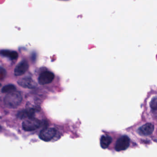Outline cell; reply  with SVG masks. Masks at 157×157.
<instances>
[{
	"instance_id": "7",
	"label": "cell",
	"mask_w": 157,
	"mask_h": 157,
	"mask_svg": "<svg viewBox=\"0 0 157 157\" xmlns=\"http://www.w3.org/2000/svg\"><path fill=\"white\" fill-rule=\"evenodd\" d=\"M29 64L25 60L21 61L16 66L14 69V75L16 76H20L23 75L29 68Z\"/></svg>"
},
{
	"instance_id": "9",
	"label": "cell",
	"mask_w": 157,
	"mask_h": 157,
	"mask_svg": "<svg viewBox=\"0 0 157 157\" xmlns=\"http://www.w3.org/2000/svg\"><path fill=\"white\" fill-rule=\"evenodd\" d=\"M36 112V111L34 108L25 109L19 112L17 116L19 118L21 119H26L30 117H33Z\"/></svg>"
},
{
	"instance_id": "4",
	"label": "cell",
	"mask_w": 157,
	"mask_h": 157,
	"mask_svg": "<svg viewBox=\"0 0 157 157\" xmlns=\"http://www.w3.org/2000/svg\"><path fill=\"white\" fill-rule=\"evenodd\" d=\"M55 77L54 73L51 71H44L39 76L38 78V82L40 85H42L49 84L53 82Z\"/></svg>"
},
{
	"instance_id": "3",
	"label": "cell",
	"mask_w": 157,
	"mask_h": 157,
	"mask_svg": "<svg viewBox=\"0 0 157 157\" xmlns=\"http://www.w3.org/2000/svg\"><path fill=\"white\" fill-rule=\"evenodd\" d=\"M56 130L53 128H46L42 130L39 134V137L45 141L51 140L56 136Z\"/></svg>"
},
{
	"instance_id": "6",
	"label": "cell",
	"mask_w": 157,
	"mask_h": 157,
	"mask_svg": "<svg viewBox=\"0 0 157 157\" xmlns=\"http://www.w3.org/2000/svg\"><path fill=\"white\" fill-rule=\"evenodd\" d=\"M17 82L21 87L27 89H34L37 86L36 82L32 78L29 77H25L20 79Z\"/></svg>"
},
{
	"instance_id": "11",
	"label": "cell",
	"mask_w": 157,
	"mask_h": 157,
	"mask_svg": "<svg viewBox=\"0 0 157 157\" xmlns=\"http://www.w3.org/2000/svg\"><path fill=\"white\" fill-rule=\"evenodd\" d=\"M112 138L110 136L103 135L101 137L100 144L102 148L106 149L109 147L112 141Z\"/></svg>"
},
{
	"instance_id": "8",
	"label": "cell",
	"mask_w": 157,
	"mask_h": 157,
	"mask_svg": "<svg viewBox=\"0 0 157 157\" xmlns=\"http://www.w3.org/2000/svg\"><path fill=\"white\" fill-rule=\"evenodd\" d=\"M154 126L152 124L147 123L141 126L138 129L139 134L141 136H149L154 131Z\"/></svg>"
},
{
	"instance_id": "15",
	"label": "cell",
	"mask_w": 157,
	"mask_h": 157,
	"mask_svg": "<svg viewBox=\"0 0 157 157\" xmlns=\"http://www.w3.org/2000/svg\"><path fill=\"white\" fill-rule=\"evenodd\" d=\"M1 127L0 126V130H1Z\"/></svg>"
},
{
	"instance_id": "1",
	"label": "cell",
	"mask_w": 157,
	"mask_h": 157,
	"mask_svg": "<svg viewBox=\"0 0 157 157\" xmlns=\"http://www.w3.org/2000/svg\"><path fill=\"white\" fill-rule=\"evenodd\" d=\"M22 101V96L19 91H13L6 95L4 99L5 105L8 108H15Z\"/></svg>"
},
{
	"instance_id": "13",
	"label": "cell",
	"mask_w": 157,
	"mask_h": 157,
	"mask_svg": "<svg viewBox=\"0 0 157 157\" xmlns=\"http://www.w3.org/2000/svg\"><path fill=\"white\" fill-rule=\"evenodd\" d=\"M157 98L156 97H154L151 100V109L153 110H157Z\"/></svg>"
},
{
	"instance_id": "10",
	"label": "cell",
	"mask_w": 157,
	"mask_h": 157,
	"mask_svg": "<svg viewBox=\"0 0 157 157\" xmlns=\"http://www.w3.org/2000/svg\"><path fill=\"white\" fill-rule=\"evenodd\" d=\"M0 54L3 56L8 58L12 60L16 59L19 57L18 53L13 50H2L0 51Z\"/></svg>"
},
{
	"instance_id": "2",
	"label": "cell",
	"mask_w": 157,
	"mask_h": 157,
	"mask_svg": "<svg viewBox=\"0 0 157 157\" xmlns=\"http://www.w3.org/2000/svg\"><path fill=\"white\" fill-rule=\"evenodd\" d=\"M41 122L40 120L34 117L26 118L23 122L22 127L24 130L27 131H32L39 128Z\"/></svg>"
},
{
	"instance_id": "12",
	"label": "cell",
	"mask_w": 157,
	"mask_h": 157,
	"mask_svg": "<svg viewBox=\"0 0 157 157\" xmlns=\"http://www.w3.org/2000/svg\"><path fill=\"white\" fill-rule=\"evenodd\" d=\"M16 90V87L13 84H9L4 86L2 90V92L3 93H10L15 91Z\"/></svg>"
},
{
	"instance_id": "5",
	"label": "cell",
	"mask_w": 157,
	"mask_h": 157,
	"mask_svg": "<svg viewBox=\"0 0 157 157\" xmlns=\"http://www.w3.org/2000/svg\"><path fill=\"white\" fill-rule=\"evenodd\" d=\"M130 139L126 136H124L119 138L116 141L115 150L117 151L125 150L129 147Z\"/></svg>"
},
{
	"instance_id": "14",
	"label": "cell",
	"mask_w": 157,
	"mask_h": 157,
	"mask_svg": "<svg viewBox=\"0 0 157 157\" xmlns=\"http://www.w3.org/2000/svg\"><path fill=\"white\" fill-rule=\"evenodd\" d=\"M2 86V84L1 83H0V88H1V87Z\"/></svg>"
}]
</instances>
